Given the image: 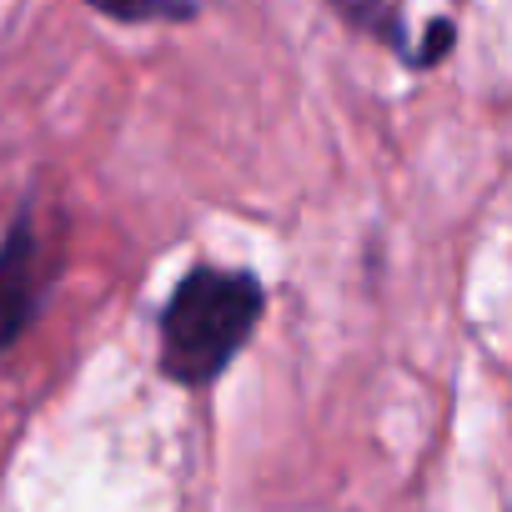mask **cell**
Segmentation results:
<instances>
[{"label": "cell", "instance_id": "cell-3", "mask_svg": "<svg viewBox=\"0 0 512 512\" xmlns=\"http://www.w3.org/2000/svg\"><path fill=\"white\" fill-rule=\"evenodd\" d=\"M91 11L111 16V21H186L196 16V0H86Z\"/></svg>", "mask_w": 512, "mask_h": 512}, {"label": "cell", "instance_id": "cell-1", "mask_svg": "<svg viewBox=\"0 0 512 512\" xmlns=\"http://www.w3.org/2000/svg\"><path fill=\"white\" fill-rule=\"evenodd\" d=\"M267 287L251 272L196 267L176 282L161 312V372L181 387L216 382L262 322Z\"/></svg>", "mask_w": 512, "mask_h": 512}, {"label": "cell", "instance_id": "cell-4", "mask_svg": "<svg viewBox=\"0 0 512 512\" xmlns=\"http://www.w3.org/2000/svg\"><path fill=\"white\" fill-rule=\"evenodd\" d=\"M332 6H337V11H352V16H362V11H372V6H377V0H332Z\"/></svg>", "mask_w": 512, "mask_h": 512}, {"label": "cell", "instance_id": "cell-2", "mask_svg": "<svg viewBox=\"0 0 512 512\" xmlns=\"http://www.w3.org/2000/svg\"><path fill=\"white\" fill-rule=\"evenodd\" d=\"M46 282H51V246L36 216L26 211L11 226V236L0 241V352H11L21 332L36 322L46 302Z\"/></svg>", "mask_w": 512, "mask_h": 512}]
</instances>
